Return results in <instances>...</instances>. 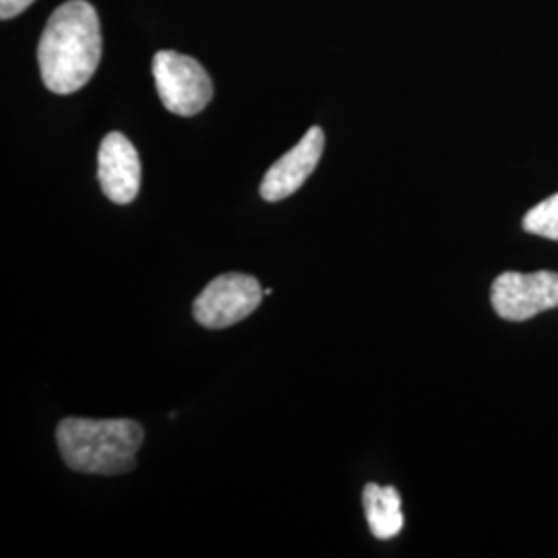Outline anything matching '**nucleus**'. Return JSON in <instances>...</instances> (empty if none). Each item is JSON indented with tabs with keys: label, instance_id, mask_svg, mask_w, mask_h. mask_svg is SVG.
<instances>
[{
	"label": "nucleus",
	"instance_id": "1",
	"mask_svg": "<svg viewBox=\"0 0 558 558\" xmlns=\"http://www.w3.org/2000/svg\"><path fill=\"white\" fill-rule=\"evenodd\" d=\"M101 59V29L96 9L87 0H69L52 13L41 32L38 62L44 85L60 94H75L94 77Z\"/></svg>",
	"mask_w": 558,
	"mask_h": 558
},
{
	"label": "nucleus",
	"instance_id": "2",
	"mask_svg": "<svg viewBox=\"0 0 558 558\" xmlns=\"http://www.w3.org/2000/svg\"><path fill=\"white\" fill-rule=\"evenodd\" d=\"M143 439V428L135 420L64 418L57 428L60 456L81 474L119 476L131 472Z\"/></svg>",
	"mask_w": 558,
	"mask_h": 558
},
{
	"label": "nucleus",
	"instance_id": "3",
	"mask_svg": "<svg viewBox=\"0 0 558 558\" xmlns=\"http://www.w3.org/2000/svg\"><path fill=\"white\" fill-rule=\"evenodd\" d=\"M154 77L166 110L179 117H195L214 98V85L199 60L161 50L154 57Z\"/></svg>",
	"mask_w": 558,
	"mask_h": 558
},
{
	"label": "nucleus",
	"instance_id": "4",
	"mask_svg": "<svg viewBox=\"0 0 558 558\" xmlns=\"http://www.w3.org/2000/svg\"><path fill=\"white\" fill-rule=\"evenodd\" d=\"M263 296V288L253 276L226 274L207 283L193 304V315L207 329H223L253 315Z\"/></svg>",
	"mask_w": 558,
	"mask_h": 558
},
{
	"label": "nucleus",
	"instance_id": "5",
	"mask_svg": "<svg viewBox=\"0 0 558 558\" xmlns=\"http://www.w3.org/2000/svg\"><path fill=\"white\" fill-rule=\"evenodd\" d=\"M493 308L505 320H527L558 306V274L507 271L493 283Z\"/></svg>",
	"mask_w": 558,
	"mask_h": 558
},
{
	"label": "nucleus",
	"instance_id": "6",
	"mask_svg": "<svg viewBox=\"0 0 558 558\" xmlns=\"http://www.w3.org/2000/svg\"><path fill=\"white\" fill-rule=\"evenodd\" d=\"M325 149V133L320 126H313L300 140L296 147L283 154L265 174L260 182V197L269 203L288 199L294 195L306 179L315 172Z\"/></svg>",
	"mask_w": 558,
	"mask_h": 558
},
{
	"label": "nucleus",
	"instance_id": "7",
	"mask_svg": "<svg viewBox=\"0 0 558 558\" xmlns=\"http://www.w3.org/2000/svg\"><path fill=\"white\" fill-rule=\"evenodd\" d=\"M98 179L108 199L126 205L140 195L141 161L137 149L122 133H108L98 151Z\"/></svg>",
	"mask_w": 558,
	"mask_h": 558
},
{
	"label": "nucleus",
	"instance_id": "8",
	"mask_svg": "<svg viewBox=\"0 0 558 558\" xmlns=\"http://www.w3.org/2000/svg\"><path fill=\"white\" fill-rule=\"evenodd\" d=\"M362 502L368 519V527L375 538H396L403 530L401 497L393 486L383 488L379 484H366L362 493Z\"/></svg>",
	"mask_w": 558,
	"mask_h": 558
},
{
	"label": "nucleus",
	"instance_id": "9",
	"mask_svg": "<svg viewBox=\"0 0 558 558\" xmlns=\"http://www.w3.org/2000/svg\"><path fill=\"white\" fill-rule=\"evenodd\" d=\"M523 230L542 239L558 242V193L538 203L523 218Z\"/></svg>",
	"mask_w": 558,
	"mask_h": 558
},
{
	"label": "nucleus",
	"instance_id": "10",
	"mask_svg": "<svg viewBox=\"0 0 558 558\" xmlns=\"http://www.w3.org/2000/svg\"><path fill=\"white\" fill-rule=\"evenodd\" d=\"M34 0H0V20L9 21L23 13Z\"/></svg>",
	"mask_w": 558,
	"mask_h": 558
}]
</instances>
